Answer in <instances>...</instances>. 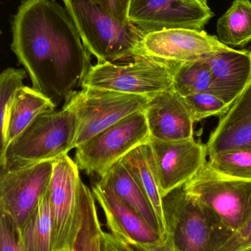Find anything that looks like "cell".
<instances>
[{
    "instance_id": "obj_9",
    "label": "cell",
    "mask_w": 251,
    "mask_h": 251,
    "mask_svg": "<svg viewBox=\"0 0 251 251\" xmlns=\"http://www.w3.org/2000/svg\"><path fill=\"white\" fill-rule=\"evenodd\" d=\"M79 168L69 155L53 162L48 187L52 221L53 251L67 250L75 237L79 218Z\"/></svg>"
},
{
    "instance_id": "obj_15",
    "label": "cell",
    "mask_w": 251,
    "mask_h": 251,
    "mask_svg": "<svg viewBox=\"0 0 251 251\" xmlns=\"http://www.w3.org/2000/svg\"><path fill=\"white\" fill-rule=\"evenodd\" d=\"M151 140L182 141L193 138V122L184 98L174 90L151 97L145 108Z\"/></svg>"
},
{
    "instance_id": "obj_5",
    "label": "cell",
    "mask_w": 251,
    "mask_h": 251,
    "mask_svg": "<svg viewBox=\"0 0 251 251\" xmlns=\"http://www.w3.org/2000/svg\"><path fill=\"white\" fill-rule=\"evenodd\" d=\"M180 66L146 56L125 63H97L91 65L81 88L109 90L151 98L172 88Z\"/></svg>"
},
{
    "instance_id": "obj_19",
    "label": "cell",
    "mask_w": 251,
    "mask_h": 251,
    "mask_svg": "<svg viewBox=\"0 0 251 251\" xmlns=\"http://www.w3.org/2000/svg\"><path fill=\"white\" fill-rule=\"evenodd\" d=\"M56 107L51 100L32 87H19L6 110L4 131L7 148L35 118L55 110Z\"/></svg>"
},
{
    "instance_id": "obj_24",
    "label": "cell",
    "mask_w": 251,
    "mask_h": 251,
    "mask_svg": "<svg viewBox=\"0 0 251 251\" xmlns=\"http://www.w3.org/2000/svg\"><path fill=\"white\" fill-rule=\"evenodd\" d=\"M212 75L204 60L181 65L174 76L172 89L182 97L210 92Z\"/></svg>"
},
{
    "instance_id": "obj_20",
    "label": "cell",
    "mask_w": 251,
    "mask_h": 251,
    "mask_svg": "<svg viewBox=\"0 0 251 251\" xmlns=\"http://www.w3.org/2000/svg\"><path fill=\"white\" fill-rule=\"evenodd\" d=\"M100 180L107 184L124 202L140 215L152 228L160 233L164 237L159 221L149 199L120 161L116 162Z\"/></svg>"
},
{
    "instance_id": "obj_34",
    "label": "cell",
    "mask_w": 251,
    "mask_h": 251,
    "mask_svg": "<svg viewBox=\"0 0 251 251\" xmlns=\"http://www.w3.org/2000/svg\"><path fill=\"white\" fill-rule=\"evenodd\" d=\"M69 251V249H67V250H63V251Z\"/></svg>"
},
{
    "instance_id": "obj_7",
    "label": "cell",
    "mask_w": 251,
    "mask_h": 251,
    "mask_svg": "<svg viewBox=\"0 0 251 251\" xmlns=\"http://www.w3.org/2000/svg\"><path fill=\"white\" fill-rule=\"evenodd\" d=\"M150 140L144 113L137 112L76 148L75 162L81 171L101 179L124 156Z\"/></svg>"
},
{
    "instance_id": "obj_37",
    "label": "cell",
    "mask_w": 251,
    "mask_h": 251,
    "mask_svg": "<svg viewBox=\"0 0 251 251\" xmlns=\"http://www.w3.org/2000/svg\"><path fill=\"white\" fill-rule=\"evenodd\" d=\"M53 1H55V0H53Z\"/></svg>"
},
{
    "instance_id": "obj_23",
    "label": "cell",
    "mask_w": 251,
    "mask_h": 251,
    "mask_svg": "<svg viewBox=\"0 0 251 251\" xmlns=\"http://www.w3.org/2000/svg\"><path fill=\"white\" fill-rule=\"evenodd\" d=\"M217 38L227 47H243L251 42V1L234 0L217 22Z\"/></svg>"
},
{
    "instance_id": "obj_21",
    "label": "cell",
    "mask_w": 251,
    "mask_h": 251,
    "mask_svg": "<svg viewBox=\"0 0 251 251\" xmlns=\"http://www.w3.org/2000/svg\"><path fill=\"white\" fill-rule=\"evenodd\" d=\"M79 218L69 251H101L103 230L92 190L80 179L78 187Z\"/></svg>"
},
{
    "instance_id": "obj_1",
    "label": "cell",
    "mask_w": 251,
    "mask_h": 251,
    "mask_svg": "<svg viewBox=\"0 0 251 251\" xmlns=\"http://www.w3.org/2000/svg\"><path fill=\"white\" fill-rule=\"evenodd\" d=\"M12 51L32 88L56 106L81 87L91 54L73 21L53 0L22 1L12 21Z\"/></svg>"
},
{
    "instance_id": "obj_28",
    "label": "cell",
    "mask_w": 251,
    "mask_h": 251,
    "mask_svg": "<svg viewBox=\"0 0 251 251\" xmlns=\"http://www.w3.org/2000/svg\"><path fill=\"white\" fill-rule=\"evenodd\" d=\"M0 251H20L19 231L11 217L0 206Z\"/></svg>"
},
{
    "instance_id": "obj_35",
    "label": "cell",
    "mask_w": 251,
    "mask_h": 251,
    "mask_svg": "<svg viewBox=\"0 0 251 251\" xmlns=\"http://www.w3.org/2000/svg\"><path fill=\"white\" fill-rule=\"evenodd\" d=\"M246 251H251V249H249V250Z\"/></svg>"
},
{
    "instance_id": "obj_18",
    "label": "cell",
    "mask_w": 251,
    "mask_h": 251,
    "mask_svg": "<svg viewBox=\"0 0 251 251\" xmlns=\"http://www.w3.org/2000/svg\"><path fill=\"white\" fill-rule=\"evenodd\" d=\"M120 162L149 199L159 221L162 234L166 237L163 197L150 143L133 149L121 159Z\"/></svg>"
},
{
    "instance_id": "obj_17",
    "label": "cell",
    "mask_w": 251,
    "mask_h": 251,
    "mask_svg": "<svg viewBox=\"0 0 251 251\" xmlns=\"http://www.w3.org/2000/svg\"><path fill=\"white\" fill-rule=\"evenodd\" d=\"M248 49L251 51V46ZM205 146L208 156L228 149L251 148V84L220 117Z\"/></svg>"
},
{
    "instance_id": "obj_33",
    "label": "cell",
    "mask_w": 251,
    "mask_h": 251,
    "mask_svg": "<svg viewBox=\"0 0 251 251\" xmlns=\"http://www.w3.org/2000/svg\"><path fill=\"white\" fill-rule=\"evenodd\" d=\"M199 1H200L201 2L203 3V4H207L208 0H199Z\"/></svg>"
},
{
    "instance_id": "obj_10",
    "label": "cell",
    "mask_w": 251,
    "mask_h": 251,
    "mask_svg": "<svg viewBox=\"0 0 251 251\" xmlns=\"http://www.w3.org/2000/svg\"><path fill=\"white\" fill-rule=\"evenodd\" d=\"M214 16L199 0H131L128 22L145 33L163 29L203 30Z\"/></svg>"
},
{
    "instance_id": "obj_22",
    "label": "cell",
    "mask_w": 251,
    "mask_h": 251,
    "mask_svg": "<svg viewBox=\"0 0 251 251\" xmlns=\"http://www.w3.org/2000/svg\"><path fill=\"white\" fill-rule=\"evenodd\" d=\"M20 251H53L52 221L48 190L19 230Z\"/></svg>"
},
{
    "instance_id": "obj_11",
    "label": "cell",
    "mask_w": 251,
    "mask_h": 251,
    "mask_svg": "<svg viewBox=\"0 0 251 251\" xmlns=\"http://www.w3.org/2000/svg\"><path fill=\"white\" fill-rule=\"evenodd\" d=\"M53 162L0 171V206L14 221L18 231L48 190Z\"/></svg>"
},
{
    "instance_id": "obj_31",
    "label": "cell",
    "mask_w": 251,
    "mask_h": 251,
    "mask_svg": "<svg viewBox=\"0 0 251 251\" xmlns=\"http://www.w3.org/2000/svg\"><path fill=\"white\" fill-rule=\"evenodd\" d=\"M101 251H133L128 245L122 243L110 233L103 231Z\"/></svg>"
},
{
    "instance_id": "obj_6",
    "label": "cell",
    "mask_w": 251,
    "mask_h": 251,
    "mask_svg": "<svg viewBox=\"0 0 251 251\" xmlns=\"http://www.w3.org/2000/svg\"><path fill=\"white\" fill-rule=\"evenodd\" d=\"M149 99L99 88H82L73 91L65 104L76 114L75 149L127 116L144 111Z\"/></svg>"
},
{
    "instance_id": "obj_16",
    "label": "cell",
    "mask_w": 251,
    "mask_h": 251,
    "mask_svg": "<svg viewBox=\"0 0 251 251\" xmlns=\"http://www.w3.org/2000/svg\"><path fill=\"white\" fill-rule=\"evenodd\" d=\"M204 60L212 75L210 92L231 107L251 84V50L229 47Z\"/></svg>"
},
{
    "instance_id": "obj_8",
    "label": "cell",
    "mask_w": 251,
    "mask_h": 251,
    "mask_svg": "<svg viewBox=\"0 0 251 251\" xmlns=\"http://www.w3.org/2000/svg\"><path fill=\"white\" fill-rule=\"evenodd\" d=\"M183 189L213 211L234 232L251 218V180L218 174L206 162Z\"/></svg>"
},
{
    "instance_id": "obj_26",
    "label": "cell",
    "mask_w": 251,
    "mask_h": 251,
    "mask_svg": "<svg viewBox=\"0 0 251 251\" xmlns=\"http://www.w3.org/2000/svg\"><path fill=\"white\" fill-rule=\"evenodd\" d=\"M26 71L7 68L0 74V171L5 168V115L7 106L19 87L24 85Z\"/></svg>"
},
{
    "instance_id": "obj_32",
    "label": "cell",
    "mask_w": 251,
    "mask_h": 251,
    "mask_svg": "<svg viewBox=\"0 0 251 251\" xmlns=\"http://www.w3.org/2000/svg\"><path fill=\"white\" fill-rule=\"evenodd\" d=\"M129 246V245H128ZM133 251H176L171 240L165 237L162 243L152 246H130Z\"/></svg>"
},
{
    "instance_id": "obj_29",
    "label": "cell",
    "mask_w": 251,
    "mask_h": 251,
    "mask_svg": "<svg viewBox=\"0 0 251 251\" xmlns=\"http://www.w3.org/2000/svg\"><path fill=\"white\" fill-rule=\"evenodd\" d=\"M251 249V218L216 251H246Z\"/></svg>"
},
{
    "instance_id": "obj_13",
    "label": "cell",
    "mask_w": 251,
    "mask_h": 251,
    "mask_svg": "<svg viewBox=\"0 0 251 251\" xmlns=\"http://www.w3.org/2000/svg\"><path fill=\"white\" fill-rule=\"evenodd\" d=\"M162 197L182 187L206 162V146L194 138L176 142L151 140Z\"/></svg>"
},
{
    "instance_id": "obj_3",
    "label": "cell",
    "mask_w": 251,
    "mask_h": 251,
    "mask_svg": "<svg viewBox=\"0 0 251 251\" xmlns=\"http://www.w3.org/2000/svg\"><path fill=\"white\" fill-rule=\"evenodd\" d=\"M163 208L166 237L176 251H216L234 233L183 187L163 197Z\"/></svg>"
},
{
    "instance_id": "obj_12",
    "label": "cell",
    "mask_w": 251,
    "mask_h": 251,
    "mask_svg": "<svg viewBox=\"0 0 251 251\" xmlns=\"http://www.w3.org/2000/svg\"><path fill=\"white\" fill-rule=\"evenodd\" d=\"M228 48L204 30L188 29L149 32L142 42L143 56L177 65L205 60Z\"/></svg>"
},
{
    "instance_id": "obj_27",
    "label": "cell",
    "mask_w": 251,
    "mask_h": 251,
    "mask_svg": "<svg viewBox=\"0 0 251 251\" xmlns=\"http://www.w3.org/2000/svg\"><path fill=\"white\" fill-rule=\"evenodd\" d=\"M183 98L194 123L212 116L221 117L231 107L211 92L199 93Z\"/></svg>"
},
{
    "instance_id": "obj_30",
    "label": "cell",
    "mask_w": 251,
    "mask_h": 251,
    "mask_svg": "<svg viewBox=\"0 0 251 251\" xmlns=\"http://www.w3.org/2000/svg\"><path fill=\"white\" fill-rule=\"evenodd\" d=\"M103 10L121 22H128V12L131 0H92Z\"/></svg>"
},
{
    "instance_id": "obj_4",
    "label": "cell",
    "mask_w": 251,
    "mask_h": 251,
    "mask_svg": "<svg viewBox=\"0 0 251 251\" xmlns=\"http://www.w3.org/2000/svg\"><path fill=\"white\" fill-rule=\"evenodd\" d=\"M76 117L64 104L58 111L40 115L7 148L6 168L54 162L75 148Z\"/></svg>"
},
{
    "instance_id": "obj_36",
    "label": "cell",
    "mask_w": 251,
    "mask_h": 251,
    "mask_svg": "<svg viewBox=\"0 0 251 251\" xmlns=\"http://www.w3.org/2000/svg\"><path fill=\"white\" fill-rule=\"evenodd\" d=\"M1 29H0V35H1Z\"/></svg>"
},
{
    "instance_id": "obj_14",
    "label": "cell",
    "mask_w": 251,
    "mask_h": 251,
    "mask_svg": "<svg viewBox=\"0 0 251 251\" xmlns=\"http://www.w3.org/2000/svg\"><path fill=\"white\" fill-rule=\"evenodd\" d=\"M92 193L104 212L110 234L122 243L146 246L159 244L165 240L101 180L93 185Z\"/></svg>"
},
{
    "instance_id": "obj_2",
    "label": "cell",
    "mask_w": 251,
    "mask_h": 251,
    "mask_svg": "<svg viewBox=\"0 0 251 251\" xmlns=\"http://www.w3.org/2000/svg\"><path fill=\"white\" fill-rule=\"evenodd\" d=\"M84 46L97 63H117L142 57L145 33L122 22L92 0H63Z\"/></svg>"
},
{
    "instance_id": "obj_25",
    "label": "cell",
    "mask_w": 251,
    "mask_h": 251,
    "mask_svg": "<svg viewBox=\"0 0 251 251\" xmlns=\"http://www.w3.org/2000/svg\"><path fill=\"white\" fill-rule=\"evenodd\" d=\"M206 164L218 174L251 180V148H237L217 152Z\"/></svg>"
}]
</instances>
